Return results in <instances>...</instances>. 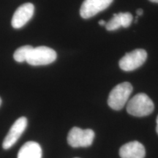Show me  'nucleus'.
I'll use <instances>...</instances> for the list:
<instances>
[{
  "instance_id": "f03ea898",
  "label": "nucleus",
  "mask_w": 158,
  "mask_h": 158,
  "mask_svg": "<svg viewBox=\"0 0 158 158\" xmlns=\"http://www.w3.org/2000/svg\"><path fill=\"white\" fill-rule=\"evenodd\" d=\"M133 92V86L129 82H123L116 85L110 91L108 99V104L112 109L119 110L127 103Z\"/></svg>"
},
{
  "instance_id": "dca6fc26",
  "label": "nucleus",
  "mask_w": 158,
  "mask_h": 158,
  "mask_svg": "<svg viewBox=\"0 0 158 158\" xmlns=\"http://www.w3.org/2000/svg\"><path fill=\"white\" fill-rule=\"evenodd\" d=\"M156 131H157V133L158 134V116L157 117V127H156Z\"/></svg>"
},
{
  "instance_id": "39448f33",
  "label": "nucleus",
  "mask_w": 158,
  "mask_h": 158,
  "mask_svg": "<svg viewBox=\"0 0 158 158\" xmlns=\"http://www.w3.org/2000/svg\"><path fill=\"white\" fill-rule=\"evenodd\" d=\"M147 58V51L136 49L127 53L119 61V67L124 71H133L143 65Z\"/></svg>"
},
{
  "instance_id": "9d476101",
  "label": "nucleus",
  "mask_w": 158,
  "mask_h": 158,
  "mask_svg": "<svg viewBox=\"0 0 158 158\" xmlns=\"http://www.w3.org/2000/svg\"><path fill=\"white\" fill-rule=\"evenodd\" d=\"M17 158H42V149L35 141H28L20 149Z\"/></svg>"
},
{
  "instance_id": "f8f14e48",
  "label": "nucleus",
  "mask_w": 158,
  "mask_h": 158,
  "mask_svg": "<svg viewBox=\"0 0 158 158\" xmlns=\"http://www.w3.org/2000/svg\"><path fill=\"white\" fill-rule=\"evenodd\" d=\"M105 27L108 31H114L122 27V24L118 14H114L113 18L108 22H106Z\"/></svg>"
},
{
  "instance_id": "6ab92c4d",
  "label": "nucleus",
  "mask_w": 158,
  "mask_h": 158,
  "mask_svg": "<svg viewBox=\"0 0 158 158\" xmlns=\"http://www.w3.org/2000/svg\"><path fill=\"white\" fill-rule=\"evenodd\" d=\"M76 158H78V157H76Z\"/></svg>"
},
{
  "instance_id": "20e7f679",
  "label": "nucleus",
  "mask_w": 158,
  "mask_h": 158,
  "mask_svg": "<svg viewBox=\"0 0 158 158\" xmlns=\"http://www.w3.org/2000/svg\"><path fill=\"white\" fill-rule=\"evenodd\" d=\"M94 133L92 130H83L79 127H73L68 135V143L74 148L87 147L93 143Z\"/></svg>"
},
{
  "instance_id": "1a4fd4ad",
  "label": "nucleus",
  "mask_w": 158,
  "mask_h": 158,
  "mask_svg": "<svg viewBox=\"0 0 158 158\" xmlns=\"http://www.w3.org/2000/svg\"><path fill=\"white\" fill-rule=\"evenodd\" d=\"M119 155L122 158H144L146 150L140 142L131 141L120 148Z\"/></svg>"
},
{
  "instance_id": "f3484780",
  "label": "nucleus",
  "mask_w": 158,
  "mask_h": 158,
  "mask_svg": "<svg viewBox=\"0 0 158 158\" xmlns=\"http://www.w3.org/2000/svg\"><path fill=\"white\" fill-rule=\"evenodd\" d=\"M150 2H152L155 3H158V0H149Z\"/></svg>"
},
{
  "instance_id": "7ed1b4c3",
  "label": "nucleus",
  "mask_w": 158,
  "mask_h": 158,
  "mask_svg": "<svg viewBox=\"0 0 158 158\" xmlns=\"http://www.w3.org/2000/svg\"><path fill=\"white\" fill-rule=\"evenodd\" d=\"M56 51L46 46H38L31 51L27 62L32 66L47 65L54 62L56 59Z\"/></svg>"
},
{
  "instance_id": "a211bd4d",
  "label": "nucleus",
  "mask_w": 158,
  "mask_h": 158,
  "mask_svg": "<svg viewBox=\"0 0 158 158\" xmlns=\"http://www.w3.org/2000/svg\"><path fill=\"white\" fill-rule=\"evenodd\" d=\"M1 104H2V99L0 98V106H1Z\"/></svg>"
},
{
  "instance_id": "423d86ee",
  "label": "nucleus",
  "mask_w": 158,
  "mask_h": 158,
  "mask_svg": "<svg viewBox=\"0 0 158 158\" xmlns=\"http://www.w3.org/2000/svg\"><path fill=\"white\" fill-rule=\"evenodd\" d=\"M27 126V118L21 116L13 123L12 127L5 136L2 143L4 149H8L16 143L21 135L25 131Z\"/></svg>"
},
{
  "instance_id": "f257e3e1",
  "label": "nucleus",
  "mask_w": 158,
  "mask_h": 158,
  "mask_svg": "<svg viewBox=\"0 0 158 158\" xmlns=\"http://www.w3.org/2000/svg\"><path fill=\"white\" fill-rule=\"evenodd\" d=\"M155 105L152 100L144 93H138L127 102V113L134 116H146L152 113Z\"/></svg>"
},
{
  "instance_id": "9b49d317",
  "label": "nucleus",
  "mask_w": 158,
  "mask_h": 158,
  "mask_svg": "<svg viewBox=\"0 0 158 158\" xmlns=\"http://www.w3.org/2000/svg\"><path fill=\"white\" fill-rule=\"evenodd\" d=\"M32 48L31 45H23L20 47L14 52L13 58L18 62H26Z\"/></svg>"
},
{
  "instance_id": "4468645a",
  "label": "nucleus",
  "mask_w": 158,
  "mask_h": 158,
  "mask_svg": "<svg viewBox=\"0 0 158 158\" xmlns=\"http://www.w3.org/2000/svg\"><path fill=\"white\" fill-rule=\"evenodd\" d=\"M136 13H137L138 16H140V15H142L143 13V11L142 9H138L137 11H136Z\"/></svg>"
},
{
  "instance_id": "2eb2a0df",
  "label": "nucleus",
  "mask_w": 158,
  "mask_h": 158,
  "mask_svg": "<svg viewBox=\"0 0 158 158\" xmlns=\"http://www.w3.org/2000/svg\"><path fill=\"white\" fill-rule=\"evenodd\" d=\"M99 24L100 26H106V22L104 21V20H100V21H99Z\"/></svg>"
},
{
  "instance_id": "0eeeda50",
  "label": "nucleus",
  "mask_w": 158,
  "mask_h": 158,
  "mask_svg": "<svg viewBox=\"0 0 158 158\" xmlns=\"http://www.w3.org/2000/svg\"><path fill=\"white\" fill-rule=\"evenodd\" d=\"M114 0H84L80 9V15L83 19H89L98 13L106 10Z\"/></svg>"
},
{
  "instance_id": "6e6552de",
  "label": "nucleus",
  "mask_w": 158,
  "mask_h": 158,
  "mask_svg": "<svg viewBox=\"0 0 158 158\" xmlns=\"http://www.w3.org/2000/svg\"><path fill=\"white\" fill-rule=\"evenodd\" d=\"M35 7L31 3H25L21 5L13 14L11 21L12 27L14 29H20L32 18Z\"/></svg>"
},
{
  "instance_id": "ddd939ff",
  "label": "nucleus",
  "mask_w": 158,
  "mask_h": 158,
  "mask_svg": "<svg viewBox=\"0 0 158 158\" xmlns=\"http://www.w3.org/2000/svg\"><path fill=\"white\" fill-rule=\"evenodd\" d=\"M119 16L120 21L122 27L127 28L131 24L132 21H133V15L130 13H118Z\"/></svg>"
}]
</instances>
